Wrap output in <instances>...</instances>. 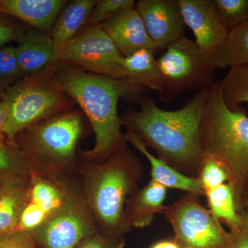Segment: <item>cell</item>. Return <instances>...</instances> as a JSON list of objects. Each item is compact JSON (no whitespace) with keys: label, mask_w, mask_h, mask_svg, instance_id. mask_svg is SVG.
<instances>
[{"label":"cell","mask_w":248,"mask_h":248,"mask_svg":"<svg viewBox=\"0 0 248 248\" xmlns=\"http://www.w3.org/2000/svg\"><path fill=\"white\" fill-rule=\"evenodd\" d=\"M208 92V88L200 90L184 107L172 111L163 110L145 98L138 110L130 109L121 118L127 130L156 152V157L197 179L204 156L200 128Z\"/></svg>","instance_id":"6da1fadb"},{"label":"cell","mask_w":248,"mask_h":248,"mask_svg":"<svg viewBox=\"0 0 248 248\" xmlns=\"http://www.w3.org/2000/svg\"><path fill=\"white\" fill-rule=\"evenodd\" d=\"M22 78L16 46L9 44L0 48V89L5 91Z\"/></svg>","instance_id":"83f0119b"},{"label":"cell","mask_w":248,"mask_h":248,"mask_svg":"<svg viewBox=\"0 0 248 248\" xmlns=\"http://www.w3.org/2000/svg\"><path fill=\"white\" fill-rule=\"evenodd\" d=\"M183 17L195 35L196 45L217 68L228 31L211 0H178Z\"/></svg>","instance_id":"7c38bea8"},{"label":"cell","mask_w":248,"mask_h":248,"mask_svg":"<svg viewBox=\"0 0 248 248\" xmlns=\"http://www.w3.org/2000/svg\"><path fill=\"white\" fill-rule=\"evenodd\" d=\"M97 0H73L62 10L50 32L53 40V54L48 66L40 74L52 77L62 65V58L67 45L86 25Z\"/></svg>","instance_id":"5bb4252c"},{"label":"cell","mask_w":248,"mask_h":248,"mask_svg":"<svg viewBox=\"0 0 248 248\" xmlns=\"http://www.w3.org/2000/svg\"><path fill=\"white\" fill-rule=\"evenodd\" d=\"M156 61L161 79L158 95L168 104L186 91L209 88L216 81V66L184 35L170 44Z\"/></svg>","instance_id":"52a82bcc"},{"label":"cell","mask_w":248,"mask_h":248,"mask_svg":"<svg viewBox=\"0 0 248 248\" xmlns=\"http://www.w3.org/2000/svg\"><path fill=\"white\" fill-rule=\"evenodd\" d=\"M244 211H248V192L247 195L245 197L244 205H243V212Z\"/></svg>","instance_id":"d590c367"},{"label":"cell","mask_w":248,"mask_h":248,"mask_svg":"<svg viewBox=\"0 0 248 248\" xmlns=\"http://www.w3.org/2000/svg\"><path fill=\"white\" fill-rule=\"evenodd\" d=\"M60 87L81 108L95 135L93 149L81 153L84 161L101 162L127 148L123 121L118 114L120 98L133 97L140 91L128 80L88 73L62 64L53 76Z\"/></svg>","instance_id":"7a4b0ae2"},{"label":"cell","mask_w":248,"mask_h":248,"mask_svg":"<svg viewBox=\"0 0 248 248\" xmlns=\"http://www.w3.org/2000/svg\"><path fill=\"white\" fill-rule=\"evenodd\" d=\"M149 248H182L174 236L160 239L150 246Z\"/></svg>","instance_id":"e575fe53"},{"label":"cell","mask_w":248,"mask_h":248,"mask_svg":"<svg viewBox=\"0 0 248 248\" xmlns=\"http://www.w3.org/2000/svg\"><path fill=\"white\" fill-rule=\"evenodd\" d=\"M219 82L224 102L231 110L248 103V65L232 67Z\"/></svg>","instance_id":"d4e9b609"},{"label":"cell","mask_w":248,"mask_h":248,"mask_svg":"<svg viewBox=\"0 0 248 248\" xmlns=\"http://www.w3.org/2000/svg\"><path fill=\"white\" fill-rule=\"evenodd\" d=\"M134 0H97L86 25H101L122 11L135 6Z\"/></svg>","instance_id":"f1b7e54d"},{"label":"cell","mask_w":248,"mask_h":248,"mask_svg":"<svg viewBox=\"0 0 248 248\" xmlns=\"http://www.w3.org/2000/svg\"><path fill=\"white\" fill-rule=\"evenodd\" d=\"M84 121L78 110H67L24 129L14 143L31 170L65 172L77 164Z\"/></svg>","instance_id":"5b68a950"},{"label":"cell","mask_w":248,"mask_h":248,"mask_svg":"<svg viewBox=\"0 0 248 248\" xmlns=\"http://www.w3.org/2000/svg\"><path fill=\"white\" fill-rule=\"evenodd\" d=\"M4 101L9 110L4 130L9 143L19 132L34 124L71 110L73 101L53 77L38 73L23 78L5 90Z\"/></svg>","instance_id":"8992f818"},{"label":"cell","mask_w":248,"mask_h":248,"mask_svg":"<svg viewBox=\"0 0 248 248\" xmlns=\"http://www.w3.org/2000/svg\"><path fill=\"white\" fill-rule=\"evenodd\" d=\"M209 207L214 217L228 225L231 232L239 229L242 215L238 212L234 191L229 183L222 184L205 192Z\"/></svg>","instance_id":"7402d4cb"},{"label":"cell","mask_w":248,"mask_h":248,"mask_svg":"<svg viewBox=\"0 0 248 248\" xmlns=\"http://www.w3.org/2000/svg\"><path fill=\"white\" fill-rule=\"evenodd\" d=\"M242 221L239 229L232 232L234 234V242L231 248H248V211L241 213Z\"/></svg>","instance_id":"d6a6232c"},{"label":"cell","mask_w":248,"mask_h":248,"mask_svg":"<svg viewBox=\"0 0 248 248\" xmlns=\"http://www.w3.org/2000/svg\"><path fill=\"white\" fill-rule=\"evenodd\" d=\"M78 184L65 172L32 170L17 229L30 233L61 210Z\"/></svg>","instance_id":"9c48e42d"},{"label":"cell","mask_w":248,"mask_h":248,"mask_svg":"<svg viewBox=\"0 0 248 248\" xmlns=\"http://www.w3.org/2000/svg\"><path fill=\"white\" fill-rule=\"evenodd\" d=\"M68 2L65 0H0V14L50 34L57 18Z\"/></svg>","instance_id":"2e32d148"},{"label":"cell","mask_w":248,"mask_h":248,"mask_svg":"<svg viewBox=\"0 0 248 248\" xmlns=\"http://www.w3.org/2000/svg\"><path fill=\"white\" fill-rule=\"evenodd\" d=\"M204 192L229 183L230 174L226 167L215 158L204 155L197 178Z\"/></svg>","instance_id":"4316f807"},{"label":"cell","mask_w":248,"mask_h":248,"mask_svg":"<svg viewBox=\"0 0 248 248\" xmlns=\"http://www.w3.org/2000/svg\"><path fill=\"white\" fill-rule=\"evenodd\" d=\"M125 241H120L99 232L86 236L76 248H124Z\"/></svg>","instance_id":"1f68e13d"},{"label":"cell","mask_w":248,"mask_h":248,"mask_svg":"<svg viewBox=\"0 0 248 248\" xmlns=\"http://www.w3.org/2000/svg\"><path fill=\"white\" fill-rule=\"evenodd\" d=\"M80 172L83 195L98 231L125 241L131 231L125 221V205L138 190L143 172L141 161L127 147L105 161H85Z\"/></svg>","instance_id":"3957f363"},{"label":"cell","mask_w":248,"mask_h":248,"mask_svg":"<svg viewBox=\"0 0 248 248\" xmlns=\"http://www.w3.org/2000/svg\"><path fill=\"white\" fill-rule=\"evenodd\" d=\"M5 91L0 89V100H4Z\"/></svg>","instance_id":"8d00e7d4"},{"label":"cell","mask_w":248,"mask_h":248,"mask_svg":"<svg viewBox=\"0 0 248 248\" xmlns=\"http://www.w3.org/2000/svg\"><path fill=\"white\" fill-rule=\"evenodd\" d=\"M0 248H39L30 234L20 230L0 234Z\"/></svg>","instance_id":"4dcf8cb0"},{"label":"cell","mask_w":248,"mask_h":248,"mask_svg":"<svg viewBox=\"0 0 248 248\" xmlns=\"http://www.w3.org/2000/svg\"><path fill=\"white\" fill-rule=\"evenodd\" d=\"M31 172L27 160L16 143H0V184L27 180Z\"/></svg>","instance_id":"cb8c5ba5"},{"label":"cell","mask_w":248,"mask_h":248,"mask_svg":"<svg viewBox=\"0 0 248 248\" xmlns=\"http://www.w3.org/2000/svg\"><path fill=\"white\" fill-rule=\"evenodd\" d=\"M125 139L127 143L133 145L149 161L151 166V180L161 184L167 189H177L200 197L205 195V192L197 179L183 174L154 156L148 151V147L133 132L127 130Z\"/></svg>","instance_id":"d6986e66"},{"label":"cell","mask_w":248,"mask_h":248,"mask_svg":"<svg viewBox=\"0 0 248 248\" xmlns=\"http://www.w3.org/2000/svg\"><path fill=\"white\" fill-rule=\"evenodd\" d=\"M200 138L203 155L215 158L229 172L236 208L242 213L248 192V116L241 107L233 110L227 107L217 80L208 88Z\"/></svg>","instance_id":"277c9868"},{"label":"cell","mask_w":248,"mask_h":248,"mask_svg":"<svg viewBox=\"0 0 248 248\" xmlns=\"http://www.w3.org/2000/svg\"><path fill=\"white\" fill-rule=\"evenodd\" d=\"M248 65V20L228 31L217 69Z\"/></svg>","instance_id":"603a6c76"},{"label":"cell","mask_w":248,"mask_h":248,"mask_svg":"<svg viewBox=\"0 0 248 248\" xmlns=\"http://www.w3.org/2000/svg\"><path fill=\"white\" fill-rule=\"evenodd\" d=\"M9 110L7 104L4 100H0V143H7L4 130L9 120Z\"/></svg>","instance_id":"836d02e7"},{"label":"cell","mask_w":248,"mask_h":248,"mask_svg":"<svg viewBox=\"0 0 248 248\" xmlns=\"http://www.w3.org/2000/svg\"><path fill=\"white\" fill-rule=\"evenodd\" d=\"M200 196L186 193L163 215L170 223L174 238L182 248H231L234 234L200 203Z\"/></svg>","instance_id":"ba28073f"},{"label":"cell","mask_w":248,"mask_h":248,"mask_svg":"<svg viewBox=\"0 0 248 248\" xmlns=\"http://www.w3.org/2000/svg\"><path fill=\"white\" fill-rule=\"evenodd\" d=\"M123 57L102 26H88L68 42L62 64L99 76L125 79L120 62Z\"/></svg>","instance_id":"8fae6325"},{"label":"cell","mask_w":248,"mask_h":248,"mask_svg":"<svg viewBox=\"0 0 248 248\" xmlns=\"http://www.w3.org/2000/svg\"><path fill=\"white\" fill-rule=\"evenodd\" d=\"M136 9L159 50L184 35L186 24L178 0H140Z\"/></svg>","instance_id":"4fadbf2b"},{"label":"cell","mask_w":248,"mask_h":248,"mask_svg":"<svg viewBox=\"0 0 248 248\" xmlns=\"http://www.w3.org/2000/svg\"><path fill=\"white\" fill-rule=\"evenodd\" d=\"M228 31L248 20V0H211Z\"/></svg>","instance_id":"484cf974"},{"label":"cell","mask_w":248,"mask_h":248,"mask_svg":"<svg viewBox=\"0 0 248 248\" xmlns=\"http://www.w3.org/2000/svg\"><path fill=\"white\" fill-rule=\"evenodd\" d=\"M124 57L142 50H159L151 40L136 7L122 11L101 24Z\"/></svg>","instance_id":"9a60e30c"},{"label":"cell","mask_w":248,"mask_h":248,"mask_svg":"<svg viewBox=\"0 0 248 248\" xmlns=\"http://www.w3.org/2000/svg\"><path fill=\"white\" fill-rule=\"evenodd\" d=\"M167 190L151 180L129 198L125 205V221L130 230L151 226L156 214H162Z\"/></svg>","instance_id":"ac0fdd59"},{"label":"cell","mask_w":248,"mask_h":248,"mask_svg":"<svg viewBox=\"0 0 248 248\" xmlns=\"http://www.w3.org/2000/svg\"><path fill=\"white\" fill-rule=\"evenodd\" d=\"M97 232L81 186L77 185L61 210L30 234L39 248H76Z\"/></svg>","instance_id":"30bf717a"},{"label":"cell","mask_w":248,"mask_h":248,"mask_svg":"<svg viewBox=\"0 0 248 248\" xmlns=\"http://www.w3.org/2000/svg\"><path fill=\"white\" fill-rule=\"evenodd\" d=\"M29 27L14 18L0 14V48L16 42Z\"/></svg>","instance_id":"f546056e"},{"label":"cell","mask_w":248,"mask_h":248,"mask_svg":"<svg viewBox=\"0 0 248 248\" xmlns=\"http://www.w3.org/2000/svg\"><path fill=\"white\" fill-rule=\"evenodd\" d=\"M27 180L0 184V234L17 229L18 220L27 195Z\"/></svg>","instance_id":"44dd1931"},{"label":"cell","mask_w":248,"mask_h":248,"mask_svg":"<svg viewBox=\"0 0 248 248\" xmlns=\"http://www.w3.org/2000/svg\"><path fill=\"white\" fill-rule=\"evenodd\" d=\"M16 43V55L23 78L38 74L48 66L53 54L50 34L29 27Z\"/></svg>","instance_id":"e0dca14e"},{"label":"cell","mask_w":248,"mask_h":248,"mask_svg":"<svg viewBox=\"0 0 248 248\" xmlns=\"http://www.w3.org/2000/svg\"><path fill=\"white\" fill-rule=\"evenodd\" d=\"M155 53L151 49H142L121 59L120 65L125 79L138 91L151 89L156 93L159 91L161 74Z\"/></svg>","instance_id":"ffe728a7"}]
</instances>
